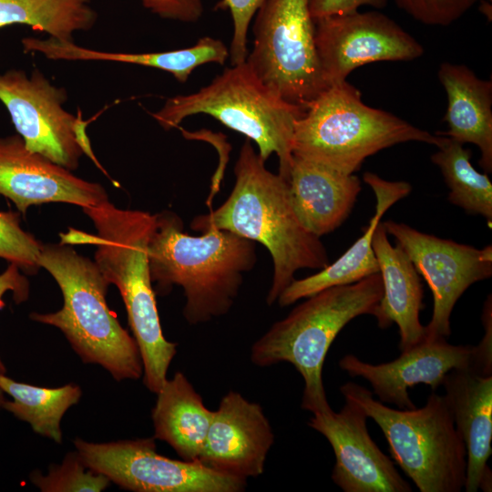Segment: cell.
<instances>
[{
  "label": "cell",
  "instance_id": "obj_1",
  "mask_svg": "<svg viewBox=\"0 0 492 492\" xmlns=\"http://www.w3.org/2000/svg\"><path fill=\"white\" fill-rule=\"evenodd\" d=\"M235 184L216 210L193 218L190 228L230 231L259 242L272 256V281L266 302L272 305L301 269L326 267L329 257L320 240L307 231L292 207L289 183L268 170L246 138L234 167Z\"/></svg>",
  "mask_w": 492,
  "mask_h": 492
},
{
  "label": "cell",
  "instance_id": "obj_2",
  "mask_svg": "<svg viewBox=\"0 0 492 492\" xmlns=\"http://www.w3.org/2000/svg\"><path fill=\"white\" fill-rule=\"evenodd\" d=\"M148 258L155 293L165 295L180 286L186 299L183 316L198 324L229 313L244 273L256 264V242L216 228L192 236L184 232L179 216L163 211L157 214Z\"/></svg>",
  "mask_w": 492,
  "mask_h": 492
},
{
  "label": "cell",
  "instance_id": "obj_3",
  "mask_svg": "<svg viewBox=\"0 0 492 492\" xmlns=\"http://www.w3.org/2000/svg\"><path fill=\"white\" fill-rule=\"evenodd\" d=\"M38 262L58 284L64 302L57 312H34L30 319L59 329L84 364L100 365L118 382L140 379L138 346L109 310V283L96 262L63 242L42 244Z\"/></svg>",
  "mask_w": 492,
  "mask_h": 492
},
{
  "label": "cell",
  "instance_id": "obj_4",
  "mask_svg": "<svg viewBox=\"0 0 492 492\" xmlns=\"http://www.w3.org/2000/svg\"><path fill=\"white\" fill-rule=\"evenodd\" d=\"M383 292L378 272L307 297L252 344L251 363L260 367L281 362L292 364L304 382L302 408L313 414L331 410L323 383L329 348L353 319L374 315Z\"/></svg>",
  "mask_w": 492,
  "mask_h": 492
},
{
  "label": "cell",
  "instance_id": "obj_5",
  "mask_svg": "<svg viewBox=\"0 0 492 492\" xmlns=\"http://www.w3.org/2000/svg\"><path fill=\"white\" fill-rule=\"evenodd\" d=\"M431 134L389 112L365 105L346 80L320 93L295 122L292 155L345 174L396 144L418 141L439 147L445 136Z\"/></svg>",
  "mask_w": 492,
  "mask_h": 492
},
{
  "label": "cell",
  "instance_id": "obj_6",
  "mask_svg": "<svg viewBox=\"0 0 492 492\" xmlns=\"http://www.w3.org/2000/svg\"><path fill=\"white\" fill-rule=\"evenodd\" d=\"M304 110L265 85L244 61L225 68L195 93L168 98L151 116L169 130L191 115H210L253 141L264 162L275 153L279 174L288 180L294 125Z\"/></svg>",
  "mask_w": 492,
  "mask_h": 492
},
{
  "label": "cell",
  "instance_id": "obj_7",
  "mask_svg": "<svg viewBox=\"0 0 492 492\" xmlns=\"http://www.w3.org/2000/svg\"><path fill=\"white\" fill-rule=\"evenodd\" d=\"M340 391L379 425L393 458L421 492L464 488L466 446L444 395L433 392L423 407L395 409L354 382L341 385Z\"/></svg>",
  "mask_w": 492,
  "mask_h": 492
},
{
  "label": "cell",
  "instance_id": "obj_8",
  "mask_svg": "<svg viewBox=\"0 0 492 492\" xmlns=\"http://www.w3.org/2000/svg\"><path fill=\"white\" fill-rule=\"evenodd\" d=\"M253 35L246 62L284 100L305 108L328 87L309 0H264L255 14Z\"/></svg>",
  "mask_w": 492,
  "mask_h": 492
},
{
  "label": "cell",
  "instance_id": "obj_9",
  "mask_svg": "<svg viewBox=\"0 0 492 492\" xmlns=\"http://www.w3.org/2000/svg\"><path fill=\"white\" fill-rule=\"evenodd\" d=\"M76 451L90 469L133 492H241L247 479L217 472L199 460H177L157 452L155 437L107 443L76 437Z\"/></svg>",
  "mask_w": 492,
  "mask_h": 492
},
{
  "label": "cell",
  "instance_id": "obj_10",
  "mask_svg": "<svg viewBox=\"0 0 492 492\" xmlns=\"http://www.w3.org/2000/svg\"><path fill=\"white\" fill-rule=\"evenodd\" d=\"M67 99L66 89L36 68L0 73V101L27 149L72 171L89 145L80 115L63 108Z\"/></svg>",
  "mask_w": 492,
  "mask_h": 492
},
{
  "label": "cell",
  "instance_id": "obj_11",
  "mask_svg": "<svg viewBox=\"0 0 492 492\" xmlns=\"http://www.w3.org/2000/svg\"><path fill=\"white\" fill-rule=\"evenodd\" d=\"M382 223L433 292V314L425 326V339H446L451 334L450 316L457 300L470 285L492 275V246L477 249L421 232L402 222Z\"/></svg>",
  "mask_w": 492,
  "mask_h": 492
},
{
  "label": "cell",
  "instance_id": "obj_12",
  "mask_svg": "<svg viewBox=\"0 0 492 492\" xmlns=\"http://www.w3.org/2000/svg\"><path fill=\"white\" fill-rule=\"evenodd\" d=\"M315 45L327 86L346 80L355 68L380 61H411L423 46L378 11L358 10L318 19Z\"/></svg>",
  "mask_w": 492,
  "mask_h": 492
},
{
  "label": "cell",
  "instance_id": "obj_13",
  "mask_svg": "<svg viewBox=\"0 0 492 492\" xmlns=\"http://www.w3.org/2000/svg\"><path fill=\"white\" fill-rule=\"evenodd\" d=\"M366 414L346 401L338 412L313 414L308 425L333 447L335 464L332 479L344 492H411L394 462L371 438Z\"/></svg>",
  "mask_w": 492,
  "mask_h": 492
},
{
  "label": "cell",
  "instance_id": "obj_14",
  "mask_svg": "<svg viewBox=\"0 0 492 492\" xmlns=\"http://www.w3.org/2000/svg\"><path fill=\"white\" fill-rule=\"evenodd\" d=\"M401 353L394 361L379 364L347 354L340 359L339 366L353 377L367 380L382 403L400 409L415 407L408 389L417 384H427L435 391L452 370L478 373L476 346L450 344L446 338L424 339Z\"/></svg>",
  "mask_w": 492,
  "mask_h": 492
},
{
  "label": "cell",
  "instance_id": "obj_15",
  "mask_svg": "<svg viewBox=\"0 0 492 492\" xmlns=\"http://www.w3.org/2000/svg\"><path fill=\"white\" fill-rule=\"evenodd\" d=\"M0 195L24 215L32 205L64 202L83 208L108 200L101 184L31 151L18 134L0 137Z\"/></svg>",
  "mask_w": 492,
  "mask_h": 492
},
{
  "label": "cell",
  "instance_id": "obj_16",
  "mask_svg": "<svg viewBox=\"0 0 492 492\" xmlns=\"http://www.w3.org/2000/svg\"><path fill=\"white\" fill-rule=\"evenodd\" d=\"M274 435L262 407L230 391L213 411L198 460L222 474L247 479L264 471Z\"/></svg>",
  "mask_w": 492,
  "mask_h": 492
},
{
  "label": "cell",
  "instance_id": "obj_17",
  "mask_svg": "<svg viewBox=\"0 0 492 492\" xmlns=\"http://www.w3.org/2000/svg\"><path fill=\"white\" fill-rule=\"evenodd\" d=\"M444 395L466 451L464 488L492 489L487 460L492 453V374L452 370L444 378Z\"/></svg>",
  "mask_w": 492,
  "mask_h": 492
},
{
  "label": "cell",
  "instance_id": "obj_18",
  "mask_svg": "<svg viewBox=\"0 0 492 492\" xmlns=\"http://www.w3.org/2000/svg\"><path fill=\"white\" fill-rule=\"evenodd\" d=\"M288 183L299 220L317 237L342 225L361 191V181L355 175L294 155Z\"/></svg>",
  "mask_w": 492,
  "mask_h": 492
},
{
  "label": "cell",
  "instance_id": "obj_19",
  "mask_svg": "<svg viewBox=\"0 0 492 492\" xmlns=\"http://www.w3.org/2000/svg\"><path fill=\"white\" fill-rule=\"evenodd\" d=\"M372 246L384 290L374 316L382 329L394 323L397 324L399 348L403 352L425 339V326L419 320L424 308L419 273L405 251L397 244H391L381 221L374 230Z\"/></svg>",
  "mask_w": 492,
  "mask_h": 492
},
{
  "label": "cell",
  "instance_id": "obj_20",
  "mask_svg": "<svg viewBox=\"0 0 492 492\" xmlns=\"http://www.w3.org/2000/svg\"><path fill=\"white\" fill-rule=\"evenodd\" d=\"M364 181L370 186L376 198L375 213L363 235L334 262L309 277L293 280L278 297L281 307L312 296L324 289L346 285L379 272L372 241L374 230L386 210L401 199L408 196L412 187L406 181L385 180L372 172H365Z\"/></svg>",
  "mask_w": 492,
  "mask_h": 492
},
{
  "label": "cell",
  "instance_id": "obj_21",
  "mask_svg": "<svg viewBox=\"0 0 492 492\" xmlns=\"http://www.w3.org/2000/svg\"><path fill=\"white\" fill-rule=\"evenodd\" d=\"M437 77L447 96L444 120L448 130L440 133L458 143H472L480 150L479 165L492 172V82L479 78L462 64L443 62Z\"/></svg>",
  "mask_w": 492,
  "mask_h": 492
},
{
  "label": "cell",
  "instance_id": "obj_22",
  "mask_svg": "<svg viewBox=\"0 0 492 492\" xmlns=\"http://www.w3.org/2000/svg\"><path fill=\"white\" fill-rule=\"evenodd\" d=\"M156 395L151 411L155 439L168 443L183 460H198L213 411L181 372L167 378Z\"/></svg>",
  "mask_w": 492,
  "mask_h": 492
},
{
  "label": "cell",
  "instance_id": "obj_23",
  "mask_svg": "<svg viewBox=\"0 0 492 492\" xmlns=\"http://www.w3.org/2000/svg\"><path fill=\"white\" fill-rule=\"evenodd\" d=\"M38 50L53 60L112 61L154 67L172 74L180 83H185L197 67L207 63L223 65L229 57V49L223 42L210 36L200 38L190 47L167 52H105L77 46L74 41L53 37L42 39Z\"/></svg>",
  "mask_w": 492,
  "mask_h": 492
},
{
  "label": "cell",
  "instance_id": "obj_24",
  "mask_svg": "<svg viewBox=\"0 0 492 492\" xmlns=\"http://www.w3.org/2000/svg\"><path fill=\"white\" fill-rule=\"evenodd\" d=\"M0 388L12 397L5 400L3 409L29 424L35 433L56 444L63 442L61 420L82 395L78 384L47 388L16 382L4 374H0Z\"/></svg>",
  "mask_w": 492,
  "mask_h": 492
},
{
  "label": "cell",
  "instance_id": "obj_25",
  "mask_svg": "<svg viewBox=\"0 0 492 492\" xmlns=\"http://www.w3.org/2000/svg\"><path fill=\"white\" fill-rule=\"evenodd\" d=\"M97 13L90 0H0V28L15 24L73 41V34L91 29Z\"/></svg>",
  "mask_w": 492,
  "mask_h": 492
},
{
  "label": "cell",
  "instance_id": "obj_26",
  "mask_svg": "<svg viewBox=\"0 0 492 492\" xmlns=\"http://www.w3.org/2000/svg\"><path fill=\"white\" fill-rule=\"evenodd\" d=\"M431 160L441 170L450 191L448 200L470 214L484 217L492 224V183L487 173L475 169L470 162L472 152L445 136Z\"/></svg>",
  "mask_w": 492,
  "mask_h": 492
},
{
  "label": "cell",
  "instance_id": "obj_27",
  "mask_svg": "<svg viewBox=\"0 0 492 492\" xmlns=\"http://www.w3.org/2000/svg\"><path fill=\"white\" fill-rule=\"evenodd\" d=\"M29 478L42 492H101L110 485L106 476L87 467L77 451L68 452L46 474L33 471Z\"/></svg>",
  "mask_w": 492,
  "mask_h": 492
},
{
  "label": "cell",
  "instance_id": "obj_28",
  "mask_svg": "<svg viewBox=\"0 0 492 492\" xmlns=\"http://www.w3.org/2000/svg\"><path fill=\"white\" fill-rule=\"evenodd\" d=\"M17 212L0 211V258L15 264L23 273L36 274L42 242L20 225Z\"/></svg>",
  "mask_w": 492,
  "mask_h": 492
},
{
  "label": "cell",
  "instance_id": "obj_29",
  "mask_svg": "<svg viewBox=\"0 0 492 492\" xmlns=\"http://www.w3.org/2000/svg\"><path fill=\"white\" fill-rule=\"evenodd\" d=\"M413 19L427 25L447 26L460 19L477 0H394Z\"/></svg>",
  "mask_w": 492,
  "mask_h": 492
},
{
  "label": "cell",
  "instance_id": "obj_30",
  "mask_svg": "<svg viewBox=\"0 0 492 492\" xmlns=\"http://www.w3.org/2000/svg\"><path fill=\"white\" fill-rule=\"evenodd\" d=\"M264 0H222L220 5L228 8L233 22V34L229 49L231 66L246 61L247 36L252 17Z\"/></svg>",
  "mask_w": 492,
  "mask_h": 492
},
{
  "label": "cell",
  "instance_id": "obj_31",
  "mask_svg": "<svg viewBox=\"0 0 492 492\" xmlns=\"http://www.w3.org/2000/svg\"><path fill=\"white\" fill-rule=\"evenodd\" d=\"M143 6L161 18L195 22L203 14L202 0H141Z\"/></svg>",
  "mask_w": 492,
  "mask_h": 492
},
{
  "label": "cell",
  "instance_id": "obj_32",
  "mask_svg": "<svg viewBox=\"0 0 492 492\" xmlns=\"http://www.w3.org/2000/svg\"><path fill=\"white\" fill-rule=\"evenodd\" d=\"M387 0H309L310 13L314 21L332 15L348 14L362 6L384 8Z\"/></svg>",
  "mask_w": 492,
  "mask_h": 492
},
{
  "label": "cell",
  "instance_id": "obj_33",
  "mask_svg": "<svg viewBox=\"0 0 492 492\" xmlns=\"http://www.w3.org/2000/svg\"><path fill=\"white\" fill-rule=\"evenodd\" d=\"M6 292H12V297L16 303L26 301L29 296L28 280L14 263H10L0 273V310L5 305L3 297ZM5 372V366L0 357V374Z\"/></svg>",
  "mask_w": 492,
  "mask_h": 492
},
{
  "label": "cell",
  "instance_id": "obj_34",
  "mask_svg": "<svg viewBox=\"0 0 492 492\" xmlns=\"http://www.w3.org/2000/svg\"><path fill=\"white\" fill-rule=\"evenodd\" d=\"M491 296L487 299L482 321L485 326V335L481 342L476 345L478 373L485 375L492 374V318Z\"/></svg>",
  "mask_w": 492,
  "mask_h": 492
},
{
  "label": "cell",
  "instance_id": "obj_35",
  "mask_svg": "<svg viewBox=\"0 0 492 492\" xmlns=\"http://www.w3.org/2000/svg\"><path fill=\"white\" fill-rule=\"evenodd\" d=\"M5 393L0 388V410L3 408V403L5 402Z\"/></svg>",
  "mask_w": 492,
  "mask_h": 492
}]
</instances>
